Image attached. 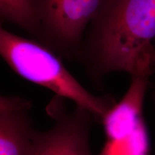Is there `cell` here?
<instances>
[{"instance_id": "1", "label": "cell", "mask_w": 155, "mask_h": 155, "mask_svg": "<svg viewBox=\"0 0 155 155\" xmlns=\"http://www.w3.org/2000/svg\"><path fill=\"white\" fill-rule=\"evenodd\" d=\"M155 0H104L88 25L78 60L98 79L114 72L155 73Z\"/></svg>"}, {"instance_id": "2", "label": "cell", "mask_w": 155, "mask_h": 155, "mask_svg": "<svg viewBox=\"0 0 155 155\" xmlns=\"http://www.w3.org/2000/svg\"><path fill=\"white\" fill-rule=\"evenodd\" d=\"M0 54L19 76L72 101L101 121L116 104L111 97L89 92L64 66L61 57L37 40L1 28Z\"/></svg>"}, {"instance_id": "3", "label": "cell", "mask_w": 155, "mask_h": 155, "mask_svg": "<svg viewBox=\"0 0 155 155\" xmlns=\"http://www.w3.org/2000/svg\"><path fill=\"white\" fill-rule=\"evenodd\" d=\"M42 44L59 57L77 59L87 27L104 0H32Z\"/></svg>"}, {"instance_id": "4", "label": "cell", "mask_w": 155, "mask_h": 155, "mask_svg": "<svg viewBox=\"0 0 155 155\" xmlns=\"http://www.w3.org/2000/svg\"><path fill=\"white\" fill-rule=\"evenodd\" d=\"M149 78L131 77L127 91L106 114V141L98 155H150L143 106Z\"/></svg>"}, {"instance_id": "5", "label": "cell", "mask_w": 155, "mask_h": 155, "mask_svg": "<svg viewBox=\"0 0 155 155\" xmlns=\"http://www.w3.org/2000/svg\"><path fill=\"white\" fill-rule=\"evenodd\" d=\"M65 99L55 95L48 104L55 124L48 131H37L32 155H94L89 135L95 116L76 105L72 112L67 111Z\"/></svg>"}, {"instance_id": "6", "label": "cell", "mask_w": 155, "mask_h": 155, "mask_svg": "<svg viewBox=\"0 0 155 155\" xmlns=\"http://www.w3.org/2000/svg\"><path fill=\"white\" fill-rule=\"evenodd\" d=\"M32 102L16 96L0 97V155H32L37 131L30 112Z\"/></svg>"}, {"instance_id": "7", "label": "cell", "mask_w": 155, "mask_h": 155, "mask_svg": "<svg viewBox=\"0 0 155 155\" xmlns=\"http://www.w3.org/2000/svg\"><path fill=\"white\" fill-rule=\"evenodd\" d=\"M0 17L2 21L16 25L42 44V32L32 0H0Z\"/></svg>"}, {"instance_id": "8", "label": "cell", "mask_w": 155, "mask_h": 155, "mask_svg": "<svg viewBox=\"0 0 155 155\" xmlns=\"http://www.w3.org/2000/svg\"><path fill=\"white\" fill-rule=\"evenodd\" d=\"M154 103H155V93H154Z\"/></svg>"}]
</instances>
